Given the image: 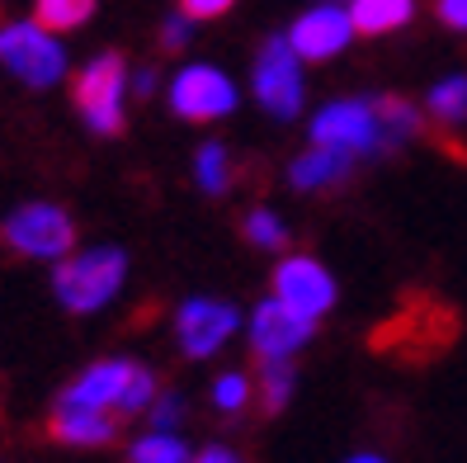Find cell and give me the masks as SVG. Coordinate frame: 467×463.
Here are the masks:
<instances>
[{"instance_id": "1", "label": "cell", "mask_w": 467, "mask_h": 463, "mask_svg": "<svg viewBox=\"0 0 467 463\" xmlns=\"http://www.w3.org/2000/svg\"><path fill=\"white\" fill-rule=\"evenodd\" d=\"M123 275H128V260L123 251L114 247H95V251H80V256H67L52 275V293L67 312H99L109 298L123 289Z\"/></svg>"}, {"instance_id": "2", "label": "cell", "mask_w": 467, "mask_h": 463, "mask_svg": "<svg viewBox=\"0 0 467 463\" xmlns=\"http://www.w3.org/2000/svg\"><path fill=\"white\" fill-rule=\"evenodd\" d=\"M0 62H5V71H15L24 86L47 90L67 76V47L57 43L52 29H43L38 19L5 24V29H0Z\"/></svg>"}, {"instance_id": "3", "label": "cell", "mask_w": 467, "mask_h": 463, "mask_svg": "<svg viewBox=\"0 0 467 463\" xmlns=\"http://www.w3.org/2000/svg\"><path fill=\"white\" fill-rule=\"evenodd\" d=\"M0 237H5L10 251L29 256V260H62L76 247V223H71V213L57 208V204H19L5 217Z\"/></svg>"}, {"instance_id": "4", "label": "cell", "mask_w": 467, "mask_h": 463, "mask_svg": "<svg viewBox=\"0 0 467 463\" xmlns=\"http://www.w3.org/2000/svg\"><path fill=\"white\" fill-rule=\"evenodd\" d=\"M123 95H128V71H123V58H114V52H99L95 62L80 67L76 90H71L80 119L95 132H104V138L123 132Z\"/></svg>"}, {"instance_id": "5", "label": "cell", "mask_w": 467, "mask_h": 463, "mask_svg": "<svg viewBox=\"0 0 467 463\" xmlns=\"http://www.w3.org/2000/svg\"><path fill=\"white\" fill-rule=\"evenodd\" d=\"M255 100L274 119H297L302 109V58L288 38H269L255 58Z\"/></svg>"}, {"instance_id": "6", "label": "cell", "mask_w": 467, "mask_h": 463, "mask_svg": "<svg viewBox=\"0 0 467 463\" xmlns=\"http://www.w3.org/2000/svg\"><path fill=\"white\" fill-rule=\"evenodd\" d=\"M312 142L317 147L349 152V156L378 152V109H373V100L326 104L321 114H317V123H312Z\"/></svg>"}, {"instance_id": "7", "label": "cell", "mask_w": 467, "mask_h": 463, "mask_svg": "<svg viewBox=\"0 0 467 463\" xmlns=\"http://www.w3.org/2000/svg\"><path fill=\"white\" fill-rule=\"evenodd\" d=\"M274 298H279L284 308H293L297 317H326L336 303V279L331 269L312 256H288L279 265V275H274Z\"/></svg>"}, {"instance_id": "8", "label": "cell", "mask_w": 467, "mask_h": 463, "mask_svg": "<svg viewBox=\"0 0 467 463\" xmlns=\"http://www.w3.org/2000/svg\"><path fill=\"white\" fill-rule=\"evenodd\" d=\"M171 109L189 123H213L236 109V86L217 67H184L171 86Z\"/></svg>"}, {"instance_id": "9", "label": "cell", "mask_w": 467, "mask_h": 463, "mask_svg": "<svg viewBox=\"0 0 467 463\" xmlns=\"http://www.w3.org/2000/svg\"><path fill=\"white\" fill-rule=\"evenodd\" d=\"M241 326L236 308L232 303H217V298H189L175 317V336H180V350L189 360H208L223 350V341Z\"/></svg>"}, {"instance_id": "10", "label": "cell", "mask_w": 467, "mask_h": 463, "mask_svg": "<svg viewBox=\"0 0 467 463\" xmlns=\"http://www.w3.org/2000/svg\"><path fill=\"white\" fill-rule=\"evenodd\" d=\"M312 331H317L312 317H297L279 298H265L251 317V350L255 360H293V350L307 345Z\"/></svg>"}, {"instance_id": "11", "label": "cell", "mask_w": 467, "mask_h": 463, "mask_svg": "<svg viewBox=\"0 0 467 463\" xmlns=\"http://www.w3.org/2000/svg\"><path fill=\"white\" fill-rule=\"evenodd\" d=\"M354 38V19L349 10H340L336 0H326V5L307 10L293 29H288V43L302 62H326V58H336V52H345Z\"/></svg>"}, {"instance_id": "12", "label": "cell", "mask_w": 467, "mask_h": 463, "mask_svg": "<svg viewBox=\"0 0 467 463\" xmlns=\"http://www.w3.org/2000/svg\"><path fill=\"white\" fill-rule=\"evenodd\" d=\"M52 440L57 445H80V449H95V445H109L114 440V416L104 406H86V402H71L62 397L57 412H52Z\"/></svg>"}, {"instance_id": "13", "label": "cell", "mask_w": 467, "mask_h": 463, "mask_svg": "<svg viewBox=\"0 0 467 463\" xmlns=\"http://www.w3.org/2000/svg\"><path fill=\"white\" fill-rule=\"evenodd\" d=\"M128 374H132V360H99V364H90V369L67 388V397H71V402H86V406H104V412H114L119 397H123Z\"/></svg>"}, {"instance_id": "14", "label": "cell", "mask_w": 467, "mask_h": 463, "mask_svg": "<svg viewBox=\"0 0 467 463\" xmlns=\"http://www.w3.org/2000/svg\"><path fill=\"white\" fill-rule=\"evenodd\" d=\"M349 152H336V147H317L312 142V152H302L297 161H293V171H288V180H293V189H326V184H340L345 175H349Z\"/></svg>"}, {"instance_id": "15", "label": "cell", "mask_w": 467, "mask_h": 463, "mask_svg": "<svg viewBox=\"0 0 467 463\" xmlns=\"http://www.w3.org/2000/svg\"><path fill=\"white\" fill-rule=\"evenodd\" d=\"M410 15H416V0H349L354 34H368V38L406 29Z\"/></svg>"}, {"instance_id": "16", "label": "cell", "mask_w": 467, "mask_h": 463, "mask_svg": "<svg viewBox=\"0 0 467 463\" xmlns=\"http://www.w3.org/2000/svg\"><path fill=\"white\" fill-rule=\"evenodd\" d=\"M373 109H378V152H392V147L416 138V128H420L416 104H406L397 95H382V100H373Z\"/></svg>"}, {"instance_id": "17", "label": "cell", "mask_w": 467, "mask_h": 463, "mask_svg": "<svg viewBox=\"0 0 467 463\" xmlns=\"http://www.w3.org/2000/svg\"><path fill=\"white\" fill-rule=\"evenodd\" d=\"M95 15V0H34V19L52 34H67V29H80Z\"/></svg>"}, {"instance_id": "18", "label": "cell", "mask_w": 467, "mask_h": 463, "mask_svg": "<svg viewBox=\"0 0 467 463\" xmlns=\"http://www.w3.org/2000/svg\"><path fill=\"white\" fill-rule=\"evenodd\" d=\"M194 180L203 195H223L232 184V161H227V147L223 142H203L199 156H194Z\"/></svg>"}, {"instance_id": "19", "label": "cell", "mask_w": 467, "mask_h": 463, "mask_svg": "<svg viewBox=\"0 0 467 463\" xmlns=\"http://www.w3.org/2000/svg\"><path fill=\"white\" fill-rule=\"evenodd\" d=\"M293 397V364L288 360H260V406L274 416Z\"/></svg>"}, {"instance_id": "20", "label": "cell", "mask_w": 467, "mask_h": 463, "mask_svg": "<svg viewBox=\"0 0 467 463\" xmlns=\"http://www.w3.org/2000/svg\"><path fill=\"white\" fill-rule=\"evenodd\" d=\"M430 114L439 123H467V76H449L430 90Z\"/></svg>"}, {"instance_id": "21", "label": "cell", "mask_w": 467, "mask_h": 463, "mask_svg": "<svg viewBox=\"0 0 467 463\" xmlns=\"http://www.w3.org/2000/svg\"><path fill=\"white\" fill-rule=\"evenodd\" d=\"M128 458L132 463H189V449L175 440L171 430H156V435H142Z\"/></svg>"}, {"instance_id": "22", "label": "cell", "mask_w": 467, "mask_h": 463, "mask_svg": "<svg viewBox=\"0 0 467 463\" xmlns=\"http://www.w3.org/2000/svg\"><path fill=\"white\" fill-rule=\"evenodd\" d=\"M156 393H161V388H156V374H151V369H142V364H132V374H128L123 397H119L114 412H119V416H137V412H147Z\"/></svg>"}, {"instance_id": "23", "label": "cell", "mask_w": 467, "mask_h": 463, "mask_svg": "<svg viewBox=\"0 0 467 463\" xmlns=\"http://www.w3.org/2000/svg\"><path fill=\"white\" fill-rule=\"evenodd\" d=\"M245 402H251V378H245V374H223V378H217V384H213V406H217V412H245Z\"/></svg>"}, {"instance_id": "24", "label": "cell", "mask_w": 467, "mask_h": 463, "mask_svg": "<svg viewBox=\"0 0 467 463\" xmlns=\"http://www.w3.org/2000/svg\"><path fill=\"white\" fill-rule=\"evenodd\" d=\"M245 237H251L255 247H284V241H288V227H284V217H279V213L255 208L251 217H245Z\"/></svg>"}, {"instance_id": "25", "label": "cell", "mask_w": 467, "mask_h": 463, "mask_svg": "<svg viewBox=\"0 0 467 463\" xmlns=\"http://www.w3.org/2000/svg\"><path fill=\"white\" fill-rule=\"evenodd\" d=\"M147 412H151L156 430H171V426L180 421V397H171V393H156V397H151V406H147Z\"/></svg>"}, {"instance_id": "26", "label": "cell", "mask_w": 467, "mask_h": 463, "mask_svg": "<svg viewBox=\"0 0 467 463\" xmlns=\"http://www.w3.org/2000/svg\"><path fill=\"white\" fill-rule=\"evenodd\" d=\"M236 5V0H180V10L189 19H217V15H227Z\"/></svg>"}, {"instance_id": "27", "label": "cell", "mask_w": 467, "mask_h": 463, "mask_svg": "<svg viewBox=\"0 0 467 463\" xmlns=\"http://www.w3.org/2000/svg\"><path fill=\"white\" fill-rule=\"evenodd\" d=\"M434 15L449 24V29L467 34V0H434Z\"/></svg>"}, {"instance_id": "28", "label": "cell", "mask_w": 467, "mask_h": 463, "mask_svg": "<svg viewBox=\"0 0 467 463\" xmlns=\"http://www.w3.org/2000/svg\"><path fill=\"white\" fill-rule=\"evenodd\" d=\"M189 34H194V19H189L184 10H180L175 19H166V29H161V38H166V47H184V43H189Z\"/></svg>"}, {"instance_id": "29", "label": "cell", "mask_w": 467, "mask_h": 463, "mask_svg": "<svg viewBox=\"0 0 467 463\" xmlns=\"http://www.w3.org/2000/svg\"><path fill=\"white\" fill-rule=\"evenodd\" d=\"M189 463H241V458H236L232 449H223V445H208L199 458H189Z\"/></svg>"}, {"instance_id": "30", "label": "cell", "mask_w": 467, "mask_h": 463, "mask_svg": "<svg viewBox=\"0 0 467 463\" xmlns=\"http://www.w3.org/2000/svg\"><path fill=\"white\" fill-rule=\"evenodd\" d=\"M132 90H137V95H151V90H156V76H151V71H137V76H132Z\"/></svg>"}, {"instance_id": "31", "label": "cell", "mask_w": 467, "mask_h": 463, "mask_svg": "<svg viewBox=\"0 0 467 463\" xmlns=\"http://www.w3.org/2000/svg\"><path fill=\"white\" fill-rule=\"evenodd\" d=\"M349 463H388V458H378V454H354Z\"/></svg>"}]
</instances>
